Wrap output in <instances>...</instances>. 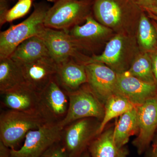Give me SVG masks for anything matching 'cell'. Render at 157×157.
<instances>
[{"mask_svg":"<svg viewBox=\"0 0 157 157\" xmlns=\"http://www.w3.org/2000/svg\"><path fill=\"white\" fill-rule=\"evenodd\" d=\"M46 123L38 112L8 109L0 115V140L11 149L16 147L31 130Z\"/></svg>","mask_w":157,"mask_h":157,"instance_id":"1","label":"cell"},{"mask_svg":"<svg viewBox=\"0 0 157 157\" xmlns=\"http://www.w3.org/2000/svg\"><path fill=\"white\" fill-rule=\"evenodd\" d=\"M48 9L36 6L33 12L23 21L11 25L0 33V59L10 57L17 46L25 40L39 36L45 27L44 22Z\"/></svg>","mask_w":157,"mask_h":157,"instance_id":"2","label":"cell"},{"mask_svg":"<svg viewBox=\"0 0 157 157\" xmlns=\"http://www.w3.org/2000/svg\"><path fill=\"white\" fill-rule=\"evenodd\" d=\"M94 13L101 24L121 30L140 17V9L133 0H95Z\"/></svg>","mask_w":157,"mask_h":157,"instance_id":"3","label":"cell"},{"mask_svg":"<svg viewBox=\"0 0 157 157\" xmlns=\"http://www.w3.org/2000/svg\"><path fill=\"white\" fill-rule=\"evenodd\" d=\"M89 3L84 0H58L46 12L45 27L68 31L90 15Z\"/></svg>","mask_w":157,"mask_h":157,"instance_id":"4","label":"cell"},{"mask_svg":"<svg viewBox=\"0 0 157 157\" xmlns=\"http://www.w3.org/2000/svg\"><path fill=\"white\" fill-rule=\"evenodd\" d=\"M101 121L85 118L71 123L63 128L61 141L69 157H78L87 150L99 134Z\"/></svg>","mask_w":157,"mask_h":157,"instance_id":"5","label":"cell"},{"mask_svg":"<svg viewBox=\"0 0 157 157\" xmlns=\"http://www.w3.org/2000/svg\"><path fill=\"white\" fill-rule=\"evenodd\" d=\"M69 106L66 117L60 123L63 128L71 123L85 118H95L101 121L104 118V105L91 91L87 84L68 94Z\"/></svg>","mask_w":157,"mask_h":157,"instance_id":"6","label":"cell"},{"mask_svg":"<svg viewBox=\"0 0 157 157\" xmlns=\"http://www.w3.org/2000/svg\"><path fill=\"white\" fill-rule=\"evenodd\" d=\"M63 128L59 123H45L26 135L24 143L11 149V157H40L51 147L61 140Z\"/></svg>","mask_w":157,"mask_h":157,"instance_id":"7","label":"cell"},{"mask_svg":"<svg viewBox=\"0 0 157 157\" xmlns=\"http://www.w3.org/2000/svg\"><path fill=\"white\" fill-rule=\"evenodd\" d=\"M45 42L50 56L57 64L74 59L86 65L90 58L82 55L80 48L76 45L66 31L44 27L39 34Z\"/></svg>","mask_w":157,"mask_h":157,"instance_id":"8","label":"cell"},{"mask_svg":"<svg viewBox=\"0 0 157 157\" xmlns=\"http://www.w3.org/2000/svg\"><path fill=\"white\" fill-rule=\"evenodd\" d=\"M69 106L68 94L55 78L39 93L38 112L46 123H60L66 117Z\"/></svg>","mask_w":157,"mask_h":157,"instance_id":"9","label":"cell"},{"mask_svg":"<svg viewBox=\"0 0 157 157\" xmlns=\"http://www.w3.org/2000/svg\"><path fill=\"white\" fill-rule=\"evenodd\" d=\"M88 86L91 91L105 104L110 97L118 94L117 73L107 65L92 62L85 65Z\"/></svg>","mask_w":157,"mask_h":157,"instance_id":"10","label":"cell"},{"mask_svg":"<svg viewBox=\"0 0 157 157\" xmlns=\"http://www.w3.org/2000/svg\"><path fill=\"white\" fill-rule=\"evenodd\" d=\"M139 131L132 144L139 155L150 147L157 130V95L136 107Z\"/></svg>","mask_w":157,"mask_h":157,"instance_id":"11","label":"cell"},{"mask_svg":"<svg viewBox=\"0 0 157 157\" xmlns=\"http://www.w3.org/2000/svg\"><path fill=\"white\" fill-rule=\"evenodd\" d=\"M19 64L25 83L39 93L55 78L57 68V64L50 56Z\"/></svg>","mask_w":157,"mask_h":157,"instance_id":"12","label":"cell"},{"mask_svg":"<svg viewBox=\"0 0 157 157\" xmlns=\"http://www.w3.org/2000/svg\"><path fill=\"white\" fill-rule=\"evenodd\" d=\"M118 94L126 98L135 107L157 95V85L147 83L129 74L117 73Z\"/></svg>","mask_w":157,"mask_h":157,"instance_id":"13","label":"cell"},{"mask_svg":"<svg viewBox=\"0 0 157 157\" xmlns=\"http://www.w3.org/2000/svg\"><path fill=\"white\" fill-rule=\"evenodd\" d=\"M1 95L2 104L9 109L30 113L38 112L39 93L25 82Z\"/></svg>","mask_w":157,"mask_h":157,"instance_id":"14","label":"cell"},{"mask_svg":"<svg viewBox=\"0 0 157 157\" xmlns=\"http://www.w3.org/2000/svg\"><path fill=\"white\" fill-rule=\"evenodd\" d=\"M55 78L68 94L75 91L87 83L85 65L74 59L58 64Z\"/></svg>","mask_w":157,"mask_h":157,"instance_id":"15","label":"cell"},{"mask_svg":"<svg viewBox=\"0 0 157 157\" xmlns=\"http://www.w3.org/2000/svg\"><path fill=\"white\" fill-rule=\"evenodd\" d=\"M127 42L124 35L118 34L107 43L103 53L91 57L89 63L96 62L104 64L117 73L125 72L128 69L124 61V57L126 52Z\"/></svg>","mask_w":157,"mask_h":157,"instance_id":"16","label":"cell"},{"mask_svg":"<svg viewBox=\"0 0 157 157\" xmlns=\"http://www.w3.org/2000/svg\"><path fill=\"white\" fill-rule=\"evenodd\" d=\"M86 20L83 25H78L66 31L81 49H90L95 43L106 37L112 31L111 29L96 21L90 15Z\"/></svg>","mask_w":157,"mask_h":157,"instance_id":"17","label":"cell"},{"mask_svg":"<svg viewBox=\"0 0 157 157\" xmlns=\"http://www.w3.org/2000/svg\"><path fill=\"white\" fill-rule=\"evenodd\" d=\"M114 125L104 129L92 141L88 148L92 157H128V148L125 146L118 147L116 143L113 135Z\"/></svg>","mask_w":157,"mask_h":157,"instance_id":"18","label":"cell"},{"mask_svg":"<svg viewBox=\"0 0 157 157\" xmlns=\"http://www.w3.org/2000/svg\"><path fill=\"white\" fill-rule=\"evenodd\" d=\"M49 56L45 42L41 37L36 36L21 43L10 57L17 63L23 64Z\"/></svg>","mask_w":157,"mask_h":157,"instance_id":"19","label":"cell"},{"mask_svg":"<svg viewBox=\"0 0 157 157\" xmlns=\"http://www.w3.org/2000/svg\"><path fill=\"white\" fill-rule=\"evenodd\" d=\"M139 131L136 107L120 117L114 125V140L119 147H123L128 142L131 136L137 135Z\"/></svg>","mask_w":157,"mask_h":157,"instance_id":"20","label":"cell"},{"mask_svg":"<svg viewBox=\"0 0 157 157\" xmlns=\"http://www.w3.org/2000/svg\"><path fill=\"white\" fill-rule=\"evenodd\" d=\"M25 82L19 64L10 57L0 59V93Z\"/></svg>","mask_w":157,"mask_h":157,"instance_id":"21","label":"cell"},{"mask_svg":"<svg viewBox=\"0 0 157 157\" xmlns=\"http://www.w3.org/2000/svg\"><path fill=\"white\" fill-rule=\"evenodd\" d=\"M104 105L105 112L100 125L99 135L104 131L109 121L120 117L135 107L126 98L120 95H114L110 97Z\"/></svg>","mask_w":157,"mask_h":157,"instance_id":"22","label":"cell"},{"mask_svg":"<svg viewBox=\"0 0 157 157\" xmlns=\"http://www.w3.org/2000/svg\"><path fill=\"white\" fill-rule=\"evenodd\" d=\"M127 71L142 81L157 84L153 71L151 58L150 54L147 52L141 54L137 56Z\"/></svg>","mask_w":157,"mask_h":157,"instance_id":"23","label":"cell"},{"mask_svg":"<svg viewBox=\"0 0 157 157\" xmlns=\"http://www.w3.org/2000/svg\"><path fill=\"white\" fill-rule=\"evenodd\" d=\"M138 31V41L144 49L150 52L157 48L156 30L144 13L140 15Z\"/></svg>","mask_w":157,"mask_h":157,"instance_id":"24","label":"cell"},{"mask_svg":"<svg viewBox=\"0 0 157 157\" xmlns=\"http://www.w3.org/2000/svg\"><path fill=\"white\" fill-rule=\"evenodd\" d=\"M33 0H18L16 4L9 9L6 14L4 24L11 22L25 16L30 10Z\"/></svg>","mask_w":157,"mask_h":157,"instance_id":"25","label":"cell"},{"mask_svg":"<svg viewBox=\"0 0 157 157\" xmlns=\"http://www.w3.org/2000/svg\"><path fill=\"white\" fill-rule=\"evenodd\" d=\"M40 157H69L61 141L51 147Z\"/></svg>","mask_w":157,"mask_h":157,"instance_id":"26","label":"cell"},{"mask_svg":"<svg viewBox=\"0 0 157 157\" xmlns=\"http://www.w3.org/2000/svg\"><path fill=\"white\" fill-rule=\"evenodd\" d=\"M8 9V2L7 0H0V25L1 26L4 24V20L7 12L9 10Z\"/></svg>","mask_w":157,"mask_h":157,"instance_id":"27","label":"cell"},{"mask_svg":"<svg viewBox=\"0 0 157 157\" xmlns=\"http://www.w3.org/2000/svg\"><path fill=\"white\" fill-rule=\"evenodd\" d=\"M146 152L147 157H157V134L155 135L150 147Z\"/></svg>","mask_w":157,"mask_h":157,"instance_id":"28","label":"cell"},{"mask_svg":"<svg viewBox=\"0 0 157 157\" xmlns=\"http://www.w3.org/2000/svg\"><path fill=\"white\" fill-rule=\"evenodd\" d=\"M151 58L153 71L157 84V48L150 52Z\"/></svg>","mask_w":157,"mask_h":157,"instance_id":"29","label":"cell"},{"mask_svg":"<svg viewBox=\"0 0 157 157\" xmlns=\"http://www.w3.org/2000/svg\"><path fill=\"white\" fill-rule=\"evenodd\" d=\"M11 149L0 140V157H11Z\"/></svg>","mask_w":157,"mask_h":157,"instance_id":"30","label":"cell"},{"mask_svg":"<svg viewBox=\"0 0 157 157\" xmlns=\"http://www.w3.org/2000/svg\"><path fill=\"white\" fill-rule=\"evenodd\" d=\"M133 1L137 6L144 8L151 6L153 0H133Z\"/></svg>","mask_w":157,"mask_h":157,"instance_id":"31","label":"cell"},{"mask_svg":"<svg viewBox=\"0 0 157 157\" xmlns=\"http://www.w3.org/2000/svg\"><path fill=\"white\" fill-rule=\"evenodd\" d=\"M143 8L147 11L148 13H151L157 17V7L150 6L148 7H144Z\"/></svg>","mask_w":157,"mask_h":157,"instance_id":"32","label":"cell"},{"mask_svg":"<svg viewBox=\"0 0 157 157\" xmlns=\"http://www.w3.org/2000/svg\"><path fill=\"white\" fill-rule=\"evenodd\" d=\"M78 157H92L90 154L89 152L88 149L86 151L84 152H83L82 154H81Z\"/></svg>","mask_w":157,"mask_h":157,"instance_id":"33","label":"cell"},{"mask_svg":"<svg viewBox=\"0 0 157 157\" xmlns=\"http://www.w3.org/2000/svg\"><path fill=\"white\" fill-rule=\"evenodd\" d=\"M157 7V0H153L151 6Z\"/></svg>","mask_w":157,"mask_h":157,"instance_id":"34","label":"cell"},{"mask_svg":"<svg viewBox=\"0 0 157 157\" xmlns=\"http://www.w3.org/2000/svg\"><path fill=\"white\" fill-rule=\"evenodd\" d=\"M150 14H151V16L152 17H153L155 19L157 20V16H155V15H153V14H151V13H150Z\"/></svg>","mask_w":157,"mask_h":157,"instance_id":"35","label":"cell"},{"mask_svg":"<svg viewBox=\"0 0 157 157\" xmlns=\"http://www.w3.org/2000/svg\"><path fill=\"white\" fill-rule=\"evenodd\" d=\"M47 1L49 2H55L58 0H47Z\"/></svg>","mask_w":157,"mask_h":157,"instance_id":"36","label":"cell"},{"mask_svg":"<svg viewBox=\"0 0 157 157\" xmlns=\"http://www.w3.org/2000/svg\"><path fill=\"white\" fill-rule=\"evenodd\" d=\"M155 28L156 30L157 33V25L155 26Z\"/></svg>","mask_w":157,"mask_h":157,"instance_id":"37","label":"cell"},{"mask_svg":"<svg viewBox=\"0 0 157 157\" xmlns=\"http://www.w3.org/2000/svg\"><path fill=\"white\" fill-rule=\"evenodd\" d=\"M156 133H157V132H156Z\"/></svg>","mask_w":157,"mask_h":157,"instance_id":"38","label":"cell"}]
</instances>
